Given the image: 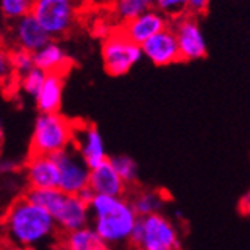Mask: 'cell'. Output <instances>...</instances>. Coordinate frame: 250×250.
Listing matches in <instances>:
<instances>
[{"mask_svg": "<svg viewBox=\"0 0 250 250\" xmlns=\"http://www.w3.org/2000/svg\"><path fill=\"white\" fill-rule=\"evenodd\" d=\"M64 78L60 73H46L45 82L38 92L36 106L41 113H57L62 102Z\"/></svg>", "mask_w": 250, "mask_h": 250, "instance_id": "cell-17", "label": "cell"}, {"mask_svg": "<svg viewBox=\"0 0 250 250\" xmlns=\"http://www.w3.org/2000/svg\"><path fill=\"white\" fill-rule=\"evenodd\" d=\"M113 168L116 170V173L119 174V177L124 180V183L128 188L136 185L137 182V176H139V167L137 163L130 158L127 155H118L113 156V158H109Z\"/></svg>", "mask_w": 250, "mask_h": 250, "instance_id": "cell-21", "label": "cell"}, {"mask_svg": "<svg viewBox=\"0 0 250 250\" xmlns=\"http://www.w3.org/2000/svg\"><path fill=\"white\" fill-rule=\"evenodd\" d=\"M128 200H130L134 211L137 213V216L142 217V216L161 213V210H163V207H164V204L167 201V197L161 191L139 189Z\"/></svg>", "mask_w": 250, "mask_h": 250, "instance_id": "cell-19", "label": "cell"}, {"mask_svg": "<svg viewBox=\"0 0 250 250\" xmlns=\"http://www.w3.org/2000/svg\"><path fill=\"white\" fill-rule=\"evenodd\" d=\"M35 0H0V12L8 20H18L31 14Z\"/></svg>", "mask_w": 250, "mask_h": 250, "instance_id": "cell-22", "label": "cell"}, {"mask_svg": "<svg viewBox=\"0 0 250 250\" xmlns=\"http://www.w3.org/2000/svg\"><path fill=\"white\" fill-rule=\"evenodd\" d=\"M170 27L176 35L182 61L200 60L207 55V43L197 17L185 14L173 20Z\"/></svg>", "mask_w": 250, "mask_h": 250, "instance_id": "cell-9", "label": "cell"}, {"mask_svg": "<svg viewBox=\"0 0 250 250\" xmlns=\"http://www.w3.org/2000/svg\"><path fill=\"white\" fill-rule=\"evenodd\" d=\"M61 244L67 250H110L92 227H83L61 235Z\"/></svg>", "mask_w": 250, "mask_h": 250, "instance_id": "cell-18", "label": "cell"}, {"mask_svg": "<svg viewBox=\"0 0 250 250\" xmlns=\"http://www.w3.org/2000/svg\"><path fill=\"white\" fill-rule=\"evenodd\" d=\"M88 208L94 231L109 247L131 243L139 216L127 197L92 195Z\"/></svg>", "mask_w": 250, "mask_h": 250, "instance_id": "cell-2", "label": "cell"}, {"mask_svg": "<svg viewBox=\"0 0 250 250\" xmlns=\"http://www.w3.org/2000/svg\"><path fill=\"white\" fill-rule=\"evenodd\" d=\"M11 62H12V69L14 73L18 78H21L22 75H25L27 72H30L35 67V60H33V54L27 52L24 49H14L11 52Z\"/></svg>", "mask_w": 250, "mask_h": 250, "instance_id": "cell-25", "label": "cell"}, {"mask_svg": "<svg viewBox=\"0 0 250 250\" xmlns=\"http://www.w3.org/2000/svg\"><path fill=\"white\" fill-rule=\"evenodd\" d=\"M28 189L58 188V168L54 156L30 153L24 164Z\"/></svg>", "mask_w": 250, "mask_h": 250, "instance_id": "cell-13", "label": "cell"}, {"mask_svg": "<svg viewBox=\"0 0 250 250\" xmlns=\"http://www.w3.org/2000/svg\"><path fill=\"white\" fill-rule=\"evenodd\" d=\"M88 189L94 195H109V197H125L128 186L124 183L110 160L107 158L97 167L89 168Z\"/></svg>", "mask_w": 250, "mask_h": 250, "instance_id": "cell-15", "label": "cell"}, {"mask_svg": "<svg viewBox=\"0 0 250 250\" xmlns=\"http://www.w3.org/2000/svg\"><path fill=\"white\" fill-rule=\"evenodd\" d=\"M11 36L17 49H24L31 54H35L52 41L31 14L14 21Z\"/></svg>", "mask_w": 250, "mask_h": 250, "instance_id": "cell-14", "label": "cell"}, {"mask_svg": "<svg viewBox=\"0 0 250 250\" xmlns=\"http://www.w3.org/2000/svg\"><path fill=\"white\" fill-rule=\"evenodd\" d=\"M134 250H142V249H134Z\"/></svg>", "mask_w": 250, "mask_h": 250, "instance_id": "cell-35", "label": "cell"}, {"mask_svg": "<svg viewBox=\"0 0 250 250\" xmlns=\"http://www.w3.org/2000/svg\"><path fill=\"white\" fill-rule=\"evenodd\" d=\"M18 167L20 166L14 160H9V158L0 160V173H3V174H12L18 170Z\"/></svg>", "mask_w": 250, "mask_h": 250, "instance_id": "cell-29", "label": "cell"}, {"mask_svg": "<svg viewBox=\"0 0 250 250\" xmlns=\"http://www.w3.org/2000/svg\"><path fill=\"white\" fill-rule=\"evenodd\" d=\"M25 195L51 214L61 235L83 228L89 224L91 214L88 204L79 195L66 194L58 188L28 189Z\"/></svg>", "mask_w": 250, "mask_h": 250, "instance_id": "cell-3", "label": "cell"}, {"mask_svg": "<svg viewBox=\"0 0 250 250\" xmlns=\"http://www.w3.org/2000/svg\"><path fill=\"white\" fill-rule=\"evenodd\" d=\"M168 25H170V21L160 11H156L155 8H150L146 12H143L142 15L119 25L118 28L131 42H134L137 45H143L147 39H150L156 33H160L161 30L167 28Z\"/></svg>", "mask_w": 250, "mask_h": 250, "instance_id": "cell-12", "label": "cell"}, {"mask_svg": "<svg viewBox=\"0 0 250 250\" xmlns=\"http://www.w3.org/2000/svg\"><path fill=\"white\" fill-rule=\"evenodd\" d=\"M54 250H67V249H66L64 246H62V244L60 243V244H58V246H57V247H55Z\"/></svg>", "mask_w": 250, "mask_h": 250, "instance_id": "cell-32", "label": "cell"}, {"mask_svg": "<svg viewBox=\"0 0 250 250\" xmlns=\"http://www.w3.org/2000/svg\"><path fill=\"white\" fill-rule=\"evenodd\" d=\"M102 57L104 69L109 75L122 76L127 75L137 64L142 60L143 54L140 45L131 42L116 27L103 41Z\"/></svg>", "mask_w": 250, "mask_h": 250, "instance_id": "cell-7", "label": "cell"}, {"mask_svg": "<svg viewBox=\"0 0 250 250\" xmlns=\"http://www.w3.org/2000/svg\"><path fill=\"white\" fill-rule=\"evenodd\" d=\"M73 122L57 113H41L30 142V153L54 156L72 147Z\"/></svg>", "mask_w": 250, "mask_h": 250, "instance_id": "cell-4", "label": "cell"}, {"mask_svg": "<svg viewBox=\"0 0 250 250\" xmlns=\"http://www.w3.org/2000/svg\"><path fill=\"white\" fill-rule=\"evenodd\" d=\"M72 147L81 155L89 168L97 167L107 160L104 140L100 131L91 124L73 122V142Z\"/></svg>", "mask_w": 250, "mask_h": 250, "instance_id": "cell-10", "label": "cell"}, {"mask_svg": "<svg viewBox=\"0 0 250 250\" xmlns=\"http://www.w3.org/2000/svg\"><path fill=\"white\" fill-rule=\"evenodd\" d=\"M240 208H241V211H243L244 214H249V216H250V194H247V195L241 200Z\"/></svg>", "mask_w": 250, "mask_h": 250, "instance_id": "cell-30", "label": "cell"}, {"mask_svg": "<svg viewBox=\"0 0 250 250\" xmlns=\"http://www.w3.org/2000/svg\"><path fill=\"white\" fill-rule=\"evenodd\" d=\"M115 0H83L85 6L91 9H110Z\"/></svg>", "mask_w": 250, "mask_h": 250, "instance_id": "cell-28", "label": "cell"}, {"mask_svg": "<svg viewBox=\"0 0 250 250\" xmlns=\"http://www.w3.org/2000/svg\"><path fill=\"white\" fill-rule=\"evenodd\" d=\"M150 8L152 6L147 0H115L109 12H112L110 17L116 24V27H119L125 22H128L130 20L142 15Z\"/></svg>", "mask_w": 250, "mask_h": 250, "instance_id": "cell-20", "label": "cell"}, {"mask_svg": "<svg viewBox=\"0 0 250 250\" xmlns=\"http://www.w3.org/2000/svg\"><path fill=\"white\" fill-rule=\"evenodd\" d=\"M46 73L38 67H33L30 72H27L25 75H22L21 78H18V83L22 88L24 92H27L28 96L36 97L38 92L41 91L43 82H45Z\"/></svg>", "mask_w": 250, "mask_h": 250, "instance_id": "cell-23", "label": "cell"}, {"mask_svg": "<svg viewBox=\"0 0 250 250\" xmlns=\"http://www.w3.org/2000/svg\"><path fill=\"white\" fill-rule=\"evenodd\" d=\"M2 45H3V36L0 35V46H2Z\"/></svg>", "mask_w": 250, "mask_h": 250, "instance_id": "cell-33", "label": "cell"}, {"mask_svg": "<svg viewBox=\"0 0 250 250\" xmlns=\"http://www.w3.org/2000/svg\"><path fill=\"white\" fill-rule=\"evenodd\" d=\"M54 158L58 168V189L70 195H79L85 191L89 180V167L81 155L69 147L54 155Z\"/></svg>", "mask_w": 250, "mask_h": 250, "instance_id": "cell-8", "label": "cell"}, {"mask_svg": "<svg viewBox=\"0 0 250 250\" xmlns=\"http://www.w3.org/2000/svg\"><path fill=\"white\" fill-rule=\"evenodd\" d=\"M147 2H149V3H150V6L153 8V3H155V0H147Z\"/></svg>", "mask_w": 250, "mask_h": 250, "instance_id": "cell-34", "label": "cell"}, {"mask_svg": "<svg viewBox=\"0 0 250 250\" xmlns=\"http://www.w3.org/2000/svg\"><path fill=\"white\" fill-rule=\"evenodd\" d=\"M2 227L8 241L22 250L36 249L58 234L51 214L27 195L17 198L8 207Z\"/></svg>", "mask_w": 250, "mask_h": 250, "instance_id": "cell-1", "label": "cell"}, {"mask_svg": "<svg viewBox=\"0 0 250 250\" xmlns=\"http://www.w3.org/2000/svg\"><path fill=\"white\" fill-rule=\"evenodd\" d=\"M3 142H5V133H3V125H2V121H0V152H2Z\"/></svg>", "mask_w": 250, "mask_h": 250, "instance_id": "cell-31", "label": "cell"}, {"mask_svg": "<svg viewBox=\"0 0 250 250\" xmlns=\"http://www.w3.org/2000/svg\"><path fill=\"white\" fill-rule=\"evenodd\" d=\"M130 244L142 250H180V237L170 219L156 213L139 217Z\"/></svg>", "mask_w": 250, "mask_h": 250, "instance_id": "cell-5", "label": "cell"}, {"mask_svg": "<svg viewBox=\"0 0 250 250\" xmlns=\"http://www.w3.org/2000/svg\"><path fill=\"white\" fill-rule=\"evenodd\" d=\"M31 15L54 38L67 35L78 20L76 0H35Z\"/></svg>", "mask_w": 250, "mask_h": 250, "instance_id": "cell-6", "label": "cell"}, {"mask_svg": "<svg viewBox=\"0 0 250 250\" xmlns=\"http://www.w3.org/2000/svg\"><path fill=\"white\" fill-rule=\"evenodd\" d=\"M210 0H188V14L198 17L204 15L208 9Z\"/></svg>", "mask_w": 250, "mask_h": 250, "instance_id": "cell-27", "label": "cell"}, {"mask_svg": "<svg viewBox=\"0 0 250 250\" xmlns=\"http://www.w3.org/2000/svg\"><path fill=\"white\" fill-rule=\"evenodd\" d=\"M35 67L43 70L45 73H60L64 75L72 67V60L58 43L49 42L39 51L33 54Z\"/></svg>", "mask_w": 250, "mask_h": 250, "instance_id": "cell-16", "label": "cell"}, {"mask_svg": "<svg viewBox=\"0 0 250 250\" xmlns=\"http://www.w3.org/2000/svg\"><path fill=\"white\" fill-rule=\"evenodd\" d=\"M140 48L142 54L155 66H170L182 61L177 39L170 25L147 39Z\"/></svg>", "mask_w": 250, "mask_h": 250, "instance_id": "cell-11", "label": "cell"}, {"mask_svg": "<svg viewBox=\"0 0 250 250\" xmlns=\"http://www.w3.org/2000/svg\"><path fill=\"white\" fill-rule=\"evenodd\" d=\"M153 8L171 22L173 20L188 14V0H155Z\"/></svg>", "mask_w": 250, "mask_h": 250, "instance_id": "cell-24", "label": "cell"}, {"mask_svg": "<svg viewBox=\"0 0 250 250\" xmlns=\"http://www.w3.org/2000/svg\"><path fill=\"white\" fill-rule=\"evenodd\" d=\"M17 79L12 62H11V52L0 46V86L11 85Z\"/></svg>", "mask_w": 250, "mask_h": 250, "instance_id": "cell-26", "label": "cell"}]
</instances>
